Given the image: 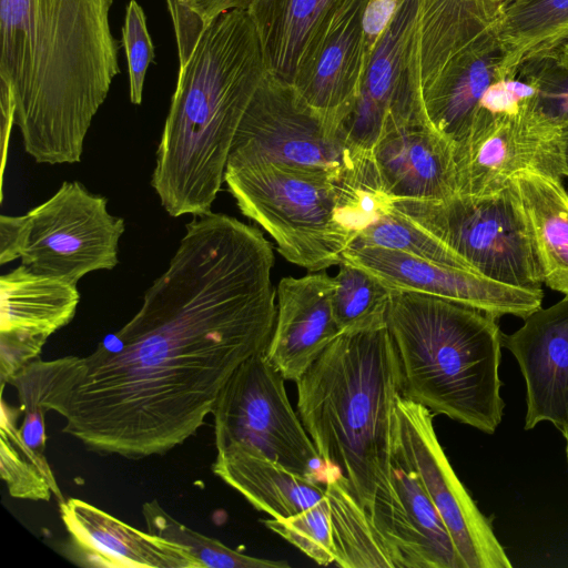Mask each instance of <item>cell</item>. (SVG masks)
<instances>
[{
    "mask_svg": "<svg viewBox=\"0 0 568 568\" xmlns=\"http://www.w3.org/2000/svg\"><path fill=\"white\" fill-rule=\"evenodd\" d=\"M532 233L544 283L568 296V193L561 181L535 172L514 179Z\"/></svg>",
    "mask_w": 568,
    "mask_h": 568,
    "instance_id": "23",
    "label": "cell"
},
{
    "mask_svg": "<svg viewBox=\"0 0 568 568\" xmlns=\"http://www.w3.org/2000/svg\"><path fill=\"white\" fill-rule=\"evenodd\" d=\"M389 477L390 497L374 503L369 519L385 541L395 568H465L444 521L404 454L394 426Z\"/></svg>",
    "mask_w": 568,
    "mask_h": 568,
    "instance_id": "14",
    "label": "cell"
},
{
    "mask_svg": "<svg viewBox=\"0 0 568 568\" xmlns=\"http://www.w3.org/2000/svg\"><path fill=\"white\" fill-rule=\"evenodd\" d=\"M566 459L568 464V439H566Z\"/></svg>",
    "mask_w": 568,
    "mask_h": 568,
    "instance_id": "41",
    "label": "cell"
},
{
    "mask_svg": "<svg viewBox=\"0 0 568 568\" xmlns=\"http://www.w3.org/2000/svg\"><path fill=\"white\" fill-rule=\"evenodd\" d=\"M564 140V160L566 166V178L568 179V126L562 130Z\"/></svg>",
    "mask_w": 568,
    "mask_h": 568,
    "instance_id": "39",
    "label": "cell"
},
{
    "mask_svg": "<svg viewBox=\"0 0 568 568\" xmlns=\"http://www.w3.org/2000/svg\"><path fill=\"white\" fill-rule=\"evenodd\" d=\"M342 262L364 270L393 291L440 297L497 318L514 315L525 320L541 307L544 297L540 287L508 285L400 251L356 242L344 252Z\"/></svg>",
    "mask_w": 568,
    "mask_h": 568,
    "instance_id": "13",
    "label": "cell"
},
{
    "mask_svg": "<svg viewBox=\"0 0 568 568\" xmlns=\"http://www.w3.org/2000/svg\"><path fill=\"white\" fill-rule=\"evenodd\" d=\"M520 101L505 84L490 85L483 94L478 110L489 114L514 113L521 108Z\"/></svg>",
    "mask_w": 568,
    "mask_h": 568,
    "instance_id": "35",
    "label": "cell"
},
{
    "mask_svg": "<svg viewBox=\"0 0 568 568\" xmlns=\"http://www.w3.org/2000/svg\"><path fill=\"white\" fill-rule=\"evenodd\" d=\"M77 284L20 265L0 277V333L47 341L74 317Z\"/></svg>",
    "mask_w": 568,
    "mask_h": 568,
    "instance_id": "22",
    "label": "cell"
},
{
    "mask_svg": "<svg viewBox=\"0 0 568 568\" xmlns=\"http://www.w3.org/2000/svg\"><path fill=\"white\" fill-rule=\"evenodd\" d=\"M274 254L224 213L193 216L136 314L80 357L63 433L100 455H162L193 436L276 318Z\"/></svg>",
    "mask_w": 568,
    "mask_h": 568,
    "instance_id": "1",
    "label": "cell"
},
{
    "mask_svg": "<svg viewBox=\"0 0 568 568\" xmlns=\"http://www.w3.org/2000/svg\"><path fill=\"white\" fill-rule=\"evenodd\" d=\"M386 326L398 356L404 398L493 434L505 403L497 317L414 292L393 291Z\"/></svg>",
    "mask_w": 568,
    "mask_h": 568,
    "instance_id": "5",
    "label": "cell"
},
{
    "mask_svg": "<svg viewBox=\"0 0 568 568\" xmlns=\"http://www.w3.org/2000/svg\"><path fill=\"white\" fill-rule=\"evenodd\" d=\"M394 432L399 445L444 521L465 568H511L490 520L454 471L425 406L397 398Z\"/></svg>",
    "mask_w": 568,
    "mask_h": 568,
    "instance_id": "12",
    "label": "cell"
},
{
    "mask_svg": "<svg viewBox=\"0 0 568 568\" xmlns=\"http://www.w3.org/2000/svg\"><path fill=\"white\" fill-rule=\"evenodd\" d=\"M252 2L253 0H190V6L206 24L223 12L247 10Z\"/></svg>",
    "mask_w": 568,
    "mask_h": 568,
    "instance_id": "37",
    "label": "cell"
},
{
    "mask_svg": "<svg viewBox=\"0 0 568 568\" xmlns=\"http://www.w3.org/2000/svg\"><path fill=\"white\" fill-rule=\"evenodd\" d=\"M369 154L357 150L341 124L310 106L291 84L267 73L241 120L226 168L276 163L342 181L359 175Z\"/></svg>",
    "mask_w": 568,
    "mask_h": 568,
    "instance_id": "8",
    "label": "cell"
},
{
    "mask_svg": "<svg viewBox=\"0 0 568 568\" xmlns=\"http://www.w3.org/2000/svg\"><path fill=\"white\" fill-rule=\"evenodd\" d=\"M0 473L12 497L49 500L53 494L63 501L45 457L26 454L8 437L0 435Z\"/></svg>",
    "mask_w": 568,
    "mask_h": 568,
    "instance_id": "28",
    "label": "cell"
},
{
    "mask_svg": "<svg viewBox=\"0 0 568 568\" xmlns=\"http://www.w3.org/2000/svg\"><path fill=\"white\" fill-rule=\"evenodd\" d=\"M343 181L276 163L226 168L224 176L242 214L285 260L311 272L339 265L355 241L342 221Z\"/></svg>",
    "mask_w": 568,
    "mask_h": 568,
    "instance_id": "6",
    "label": "cell"
},
{
    "mask_svg": "<svg viewBox=\"0 0 568 568\" xmlns=\"http://www.w3.org/2000/svg\"><path fill=\"white\" fill-rule=\"evenodd\" d=\"M297 384L298 416L325 464L371 515L390 494L393 420L403 394L387 326L339 334Z\"/></svg>",
    "mask_w": 568,
    "mask_h": 568,
    "instance_id": "4",
    "label": "cell"
},
{
    "mask_svg": "<svg viewBox=\"0 0 568 568\" xmlns=\"http://www.w3.org/2000/svg\"><path fill=\"white\" fill-rule=\"evenodd\" d=\"M354 242L400 251L436 264L473 272L453 250L395 207L362 231Z\"/></svg>",
    "mask_w": 568,
    "mask_h": 568,
    "instance_id": "27",
    "label": "cell"
},
{
    "mask_svg": "<svg viewBox=\"0 0 568 568\" xmlns=\"http://www.w3.org/2000/svg\"><path fill=\"white\" fill-rule=\"evenodd\" d=\"M113 0H0V83L37 163L81 161L85 135L120 73Z\"/></svg>",
    "mask_w": 568,
    "mask_h": 568,
    "instance_id": "2",
    "label": "cell"
},
{
    "mask_svg": "<svg viewBox=\"0 0 568 568\" xmlns=\"http://www.w3.org/2000/svg\"><path fill=\"white\" fill-rule=\"evenodd\" d=\"M20 216L19 258L32 272L77 284L88 273L119 263L124 220L104 196L65 181L45 202Z\"/></svg>",
    "mask_w": 568,
    "mask_h": 568,
    "instance_id": "10",
    "label": "cell"
},
{
    "mask_svg": "<svg viewBox=\"0 0 568 568\" xmlns=\"http://www.w3.org/2000/svg\"><path fill=\"white\" fill-rule=\"evenodd\" d=\"M562 130L534 105L504 114L478 110L467 138L454 148L458 193H495L525 172L561 181Z\"/></svg>",
    "mask_w": 568,
    "mask_h": 568,
    "instance_id": "11",
    "label": "cell"
},
{
    "mask_svg": "<svg viewBox=\"0 0 568 568\" xmlns=\"http://www.w3.org/2000/svg\"><path fill=\"white\" fill-rule=\"evenodd\" d=\"M335 564L343 568H395L389 550L341 476L325 485Z\"/></svg>",
    "mask_w": 568,
    "mask_h": 568,
    "instance_id": "24",
    "label": "cell"
},
{
    "mask_svg": "<svg viewBox=\"0 0 568 568\" xmlns=\"http://www.w3.org/2000/svg\"><path fill=\"white\" fill-rule=\"evenodd\" d=\"M368 0H355L302 67L293 84L313 109L343 126L368 62L363 17Z\"/></svg>",
    "mask_w": 568,
    "mask_h": 568,
    "instance_id": "18",
    "label": "cell"
},
{
    "mask_svg": "<svg viewBox=\"0 0 568 568\" xmlns=\"http://www.w3.org/2000/svg\"><path fill=\"white\" fill-rule=\"evenodd\" d=\"M262 523L273 532L321 566L335 562L329 507L326 496L313 507L287 518H270Z\"/></svg>",
    "mask_w": 568,
    "mask_h": 568,
    "instance_id": "29",
    "label": "cell"
},
{
    "mask_svg": "<svg viewBox=\"0 0 568 568\" xmlns=\"http://www.w3.org/2000/svg\"><path fill=\"white\" fill-rule=\"evenodd\" d=\"M551 4L556 9H568V0H551Z\"/></svg>",
    "mask_w": 568,
    "mask_h": 568,
    "instance_id": "40",
    "label": "cell"
},
{
    "mask_svg": "<svg viewBox=\"0 0 568 568\" xmlns=\"http://www.w3.org/2000/svg\"><path fill=\"white\" fill-rule=\"evenodd\" d=\"M268 73L246 10L223 12L179 68L151 185L172 217L211 212L241 120Z\"/></svg>",
    "mask_w": 568,
    "mask_h": 568,
    "instance_id": "3",
    "label": "cell"
},
{
    "mask_svg": "<svg viewBox=\"0 0 568 568\" xmlns=\"http://www.w3.org/2000/svg\"><path fill=\"white\" fill-rule=\"evenodd\" d=\"M398 0H368L364 17L363 28L368 58L393 19Z\"/></svg>",
    "mask_w": 568,
    "mask_h": 568,
    "instance_id": "33",
    "label": "cell"
},
{
    "mask_svg": "<svg viewBox=\"0 0 568 568\" xmlns=\"http://www.w3.org/2000/svg\"><path fill=\"white\" fill-rule=\"evenodd\" d=\"M122 44L128 59L131 103H142L145 74L154 60V45L148 31L146 17L136 0H130L122 27Z\"/></svg>",
    "mask_w": 568,
    "mask_h": 568,
    "instance_id": "30",
    "label": "cell"
},
{
    "mask_svg": "<svg viewBox=\"0 0 568 568\" xmlns=\"http://www.w3.org/2000/svg\"><path fill=\"white\" fill-rule=\"evenodd\" d=\"M504 84L520 100H526L527 98H530L535 94V89L532 87L517 81H509Z\"/></svg>",
    "mask_w": 568,
    "mask_h": 568,
    "instance_id": "38",
    "label": "cell"
},
{
    "mask_svg": "<svg viewBox=\"0 0 568 568\" xmlns=\"http://www.w3.org/2000/svg\"><path fill=\"white\" fill-rule=\"evenodd\" d=\"M265 351L245 359L217 396L212 412L216 449L244 445L325 486V464L288 400L285 378Z\"/></svg>",
    "mask_w": 568,
    "mask_h": 568,
    "instance_id": "9",
    "label": "cell"
},
{
    "mask_svg": "<svg viewBox=\"0 0 568 568\" xmlns=\"http://www.w3.org/2000/svg\"><path fill=\"white\" fill-rule=\"evenodd\" d=\"M371 156L395 201H442L458 193L453 145L422 123L390 131Z\"/></svg>",
    "mask_w": 568,
    "mask_h": 568,
    "instance_id": "19",
    "label": "cell"
},
{
    "mask_svg": "<svg viewBox=\"0 0 568 568\" xmlns=\"http://www.w3.org/2000/svg\"><path fill=\"white\" fill-rule=\"evenodd\" d=\"M47 341L13 333H0L1 382L36 359Z\"/></svg>",
    "mask_w": 568,
    "mask_h": 568,
    "instance_id": "32",
    "label": "cell"
},
{
    "mask_svg": "<svg viewBox=\"0 0 568 568\" xmlns=\"http://www.w3.org/2000/svg\"><path fill=\"white\" fill-rule=\"evenodd\" d=\"M23 420L18 428L22 442L37 455L45 456V425L44 413L28 410L23 413Z\"/></svg>",
    "mask_w": 568,
    "mask_h": 568,
    "instance_id": "34",
    "label": "cell"
},
{
    "mask_svg": "<svg viewBox=\"0 0 568 568\" xmlns=\"http://www.w3.org/2000/svg\"><path fill=\"white\" fill-rule=\"evenodd\" d=\"M0 109H1V182L3 181L4 166L7 161L8 143L12 125L14 124V100L9 88L0 83Z\"/></svg>",
    "mask_w": 568,
    "mask_h": 568,
    "instance_id": "36",
    "label": "cell"
},
{
    "mask_svg": "<svg viewBox=\"0 0 568 568\" xmlns=\"http://www.w3.org/2000/svg\"><path fill=\"white\" fill-rule=\"evenodd\" d=\"M213 473L272 518L297 515L325 497V486L241 444L217 449Z\"/></svg>",
    "mask_w": 568,
    "mask_h": 568,
    "instance_id": "21",
    "label": "cell"
},
{
    "mask_svg": "<svg viewBox=\"0 0 568 568\" xmlns=\"http://www.w3.org/2000/svg\"><path fill=\"white\" fill-rule=\"evenodd\" d=\"M60 514L71 548L89 566L201 568L185 547L138 530L84 500H63Z\"/></svg>",
    "mask_w": 568,
    "mask_h": 568,
    "instance_id": "17",
    "label": "cell"
},
{
    "mask_svg": "<svg viewBox=\"0 0 568 568\" xmlns=\"http://www.w3.org/2000/svg\"><path fill=\"white\" fill-rule=\"evenodd\" d=\"M355 0H253L246 10L257 31L266 68L293 84L341 14Z\"/></svg>",
    "mask_w": 568,
    "mask_h": 568,
    "instance_id": "20",
    "label": "cell"
},
{
    "mask_svg": "<svg viewBox=\"0 0 568 568\" xmlns=\"http://www.w3.org/2000/svg\"><path fill=\"white\" fill-rule=\"evenodd\" d=\"M333 291L334 277L323 271L280 281L275 325L265 355L285 379L296 383L342 334L333 315Z\"/></svg>",
    "mask_w": 568,
    "mask_h": 568,
    "instance_id": "16",
    "label": "cell"
},
{
    "mask_svg": "<svg viewBox=\"0 0 568 568\" xmlns=\"http://www.w3.org/2000/svg\"><path fill=\"white\" fill-rule=\"evenodd\" d=\"M394 207L453 250L468 267L499 283L528 288L544 273L518 187L457 193L442 201H395Z\"/></svg>",
    "mask_w": 568,
    "mask_h": 568,
    "instance_id": "7",
    "label": "cell"
},
{
    "mask_svg": "<svg viewBox=\"0 0 568 568\" xmlns=\"http://www.w3.org/2000/svg\"><path fill=\"white\" fill-rule=\"evenodd\" d=\"M334 277L332 308L341 333L386 326L393 290L364 270L342 262Z\"/></svg>",
    "mask_w": 568,
    "mask_h": 568,
    "instance_id": "25",
    "label": "cell"
},
{
    "mask_svg": "<svg viewBox=\"0 0 568 568\" xmlns=\"http://www.w3.org/2000/svg\"><path fill=\"white\" fill-rule=\"evenodd\" d=\"M142 513L149 532L179 544L201 568H287L282 560L261 559L229 548L221 541L190 529L171 517L156 500L145 503Z\"/></svg>",
    "mask_w": 568,
    "mask_h": 568,
    "instance_id": "26",
    "label": "cell"
},
{
    "mask_svg": "<svg viewBox=\"0 0 568 568\" xmlns=\"http://www.w3.org/2000/svg\"><path fill=\"white\" fill-rule=\"evenodd\" d=\"M173 23L179 68L190 59L204 28V21L195 13L190 0H165Z\"/></svg>",
    "mask_w": 568,
    "mask_h": 568,
    "instance_id": "31",
    "label": "cell"
},
{
    "mask_svg": "<svg viewBox=\"0 0 568 568\" xmlns=\"http://www.w3.org/2000/svg\"><path fill=\"white\" fill-rule=\"evenodd\" d=\"M505 346L517 359L526 383L525 429L551 423L568 439V296L538 308Z\"/></svg>",
    "mask_w": 568,
    "mask_h": 568,
    "instance_id": "15",
    "label": "cell"
}]
</instances>
